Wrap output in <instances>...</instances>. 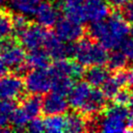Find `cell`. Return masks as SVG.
<instances>
[{"mask_svg":"<svg viewBox=\"0 0 133 133\" xmlns=\"http://www.w3.org/2000/svg\"><path fill=\"white\" fill-rule=\"evenodd\" d=\"M82 6L85 21L91 23L103 21L110 15V3L107 0H84Z\"/></svg>","mask_w":133,"mask_h":133,"instance_id":"11","label":"cell"},{"mask_svg":"<svg viewBox=\"0 0 133 133\" xmlns=\"http://www.w3.org/2000/svg\"><path fill=\"white\" fill-rule=\"evenodd\" d=\"M130 105H131V107L133 108V90H132V92H131V100H130Z\"/></svg>","mask_w":133,"mask_h":133,"instance_id":"36","label":"cell"},{"mask_svg":"<svg viewBox=\"0 0 133 133\" xmlns=\"http://www.w3.org/2000/svg\"><path fill=\"white\" fill-rule=\"evenodd\" d=\"M29 121H30L29 116L26 114L24 109L21 106H19V107H16V109L12 112L10 126L14 127V131H21L27 127Z\"/></svg>","mask_w":133,"mask_h":133,"instance_id":"26","label":"cell"},{"mask_svg":"<svg viewBox=\"0 0 133 133\" xmlns=\"http://www.w3.org/2000/svg\"><path fill=\"white\" fill-rule=\"evenodd\" d=\"M122 14L126 18V20L130 23H133V0H130L123 6Z\"/></svg>","mask_w":133,"mask_h":133,"instance_id":"31","label":"cell"},{"mask_svg":"<svg viewBox=\"0 0 133 133\" xmlns=\"http://www.w3.org/2000/svg\"><path fill=\"white\" fill-rule=\"evenodd\" d=\"M128 57L121 51V50H114L108 57L107 65L109 70L111 71H121L124 70L128 64Z\"/></svg>","mask_w":133,"mask_h":133,"instance_id":"25","label":"cell"},{"mask_svg":"<svg viewBox=\"0 0 133 133\" xmlns=\"http://www.w3.org/2000/svg\"><path fill=\"white\" fill-rule=\"evenodd\" d=\"M50 55L46 50L35 49L30 51L27 56V62L31 69H45L50 64Z\"/></svg>","mask_w":133,"mask_h":133,"instance_id":"20","label":"cell"},{"mask_svg":"<svg viewBox=\"0 0 133 133\" xmlns=\"http://www.w3.org/2000/svg\"><path fill=\"white\" fill-rule=\"evenodd\" d=\"M64 97L65 96H62L55 91L46 94V96L43 98V114L47 116L66 112L70 104Z\"/></svg>","mask_w":133,"mask_h":133,"instance_id":"13","label":"cell"},{"mask_svg":"<svg viewBox=\"0 0 133 133\" xmlns=\"http://www.w3.org/2000/svg\"><path fill=\"white\" fill-rule=\"evenodd\" d=\"M38 4L39 0H9L10 7L24 15H34Z\"/></svg>","mask_w":133,"mask_h":133,"instance_id":"23","label":"cell"},{"mask_svg":"<svg viewBox=\"0 0 133 133\" xmlns=\"http://www.w3.org/2000/svg\"><path fill=\"white\" fill-rule=\"evenodd\" d=\"M126 84H128V71H116L113 76L108 77L103 83L102 90L107 98H113Z\"/></svg>","mask_w":133,"mask_h":133,"instance_id":"14","label":"cell"},{"mask_svg":"<svg viewBox=\"0 0 133 133\" xmlns=\"http://www.w3.org/2000/svg\"><path fill=\"white\" fill-rule=\"evenodd\" d=\"M113 99V103L117 104V105H123L126 106L127 104H130V100H131V94L127 90V89H119L118 92L112 98Z\"/></svg>","mask_w":133,"mask_h":133,"instance_id":"29","label":"cell"},{"mask_svg":"<svg viewBox=\"0 0 133 133\" xmlns=\"http://www.w3.org/2000/svg\"><path fill=\"white\" fill-rule=\"evenodd\" d=\"M106 99L107 97L105 96L103 90H100L97 87L91 88L87 100L85 101L84 105L79 111L83 113L85 116L98 115L101 112H103L104 109L106 108V103H107Z\"/></svg>","mask_w":133,"mask_h":133,"instance_id":"12","label":"cell"},{"mask_svg":"<svg viewBox=\"0 0 133 133\" xmlns=\"http://www.w3.org/2000/svg\"><path fill=\"white\" fill-rule=\"evenodd\" d=\"M118 49L128 57L129 60H133V38L132 37H125L121 42Z\"/></svg>","mask_w":133,"mask_h":133,"instance_id":"28","label":"cell"},{"mask_svg":"<svg viewBox=\"0 0 133 133\" xmlns=\"http://www.w3.org/2000/svg\"><path fill=\"white\" fill-rule=\"evenodd\" d=\"M74 79L68 76H56L53 77L52 90L62 96H69L72 88L74 87Z\"/></svg>","mask_w":133,"mask_h":133,"instance_id":"22","label":"cell"},{"mask_svg":"<svg viewBox=\"0 0 133 133\" xmlns=\"http://www.w3.org/2000/svg\"><path fill=\"white\" fill-rule=\"evenodd\" d=\"M78 60H73L72 58H61L55 59V61L50 66V71L53 77L56 76H68L74 80H78L84 76L85 70L83 69Z\"/></svg>","mask_w":133,"mask_h":133,"instance_id":"9","label":"cell"},{"mask_svg":"<svg viewBox=\"0 0 133 133\" xmlns=\"http://www.w3.org/2000/svg\"><path fill=\"white\" fill-rule=\"evenodd\" d=\"M31 21L26 17V15L17 12H12V33L15 36L19 38V36L23 33V31L29 26Z\"/></svg>","mask_w":133,"mask_h":133,"instance_id":"27","label":"cell"},{"mask_svg":"<svg viewBox=\"0 0 133 133\" xmlns=\"http://www.w3.org/2000/svg\"><path fill=\"white\" fill-rule=\"evenodd\" d=\"M43 47L50 55V57L53 59L75 57L76 43L64 42L56 33H53L50 30H48L47 32Z\"/></svg>","mask_w":133,"mask_h":133,"instance_id":"4","label":"cell"},{"mask_svg":"<svg viewBox=\"0 0 133 133\" xmlns=\"http://www.w3.org/2000/svg\"><path fill=\"white\" fill-rule=\"evenodd\" d=\"M53 75L50 69H32L25 76L26 89L30 94H47L52 88Z\"/></svg>","mask_w":133,"mask_h":133,"instance_id":"5","label":"cell"},{"mask_svg":"<svg viewBox=\"0 0 133 133\" xmlns=\"http://www.w3.org/2000/svg\"><path fill=\"white\" fill-rule=\"evenodd\" d=\"M6 0H0V4H2V3H4Z\"/></svg>","mask_w":133,"mask_h":133,"instance_id":"38","label":"cell"},{"mask_svg":"<svg viewBox=\"0 0 133 133\" xmlns=\"http://www.w3.org/2000/svg\"><path fill=\"white\" fill-rule=\"evenodd\" d=\"M26 91L24 77L10 73L0 78V99L20 101Z\"/></svg>","mask_w":133,"mask_h":133,"instance_id":"6","label":"cell"},{"mask_svg":"<svg viewBox=\"0 0 133 133\" xmlns=\"http://www.w3.org/2000/svg\"><path fill=\"white\" fill-rule=\"evenodd\" d=\"M128 85L133 87V69L128 71Z\"/></svg>","mask_w":133,"mask_h":133,"instance_id":"35","label":"cell"},{"mask_svg":"<svg viewBox=\"0 0 133 133\" xmlns=\"http://www.w3.org/2000/svg\"><path fill=\"white\" fill-rule=\"evenodd\" d=\"M100 131L103 132H128L133 130V108L114 104L106 107L100 116Z\"/></svg>","mask_w":133,"mask_h":133,"instance_id":"2","label":"cell"},{"mask_svg":"<svg viewBox=\"0 0 133 133\" xmlns=\"http://www.w3.org/2000/svg\"><path fill=\"white\" fill-rule=\"evenodd\" d=\"M12 33V12L5 7H0V38Z\"/></svg>","mask_w":133,"mask_h":133,"instance_id":"24","label":"cell"},{"mask_svg":"<svg viewBox=\"0 0 133 133\" xmlns=\"http://www.w3.org/2000/svg\"><path fill=\"white\" fill-rule=\"evenodd\" d=\"M87 33L106 49L114 50L130 34V26L122 12L114 11L107 20L91 23L87 29Z\"/></svg>","mask_w":133,"mask_h":133,"instance_id":"1","label":"cell"},{"mask_svg":"<svg viewBox=\"0 0 133 133\" xmlns=\"http://www.w3.org/2000/svg\"><path fill=\"white\" fill-rule=\"evenodd\" d=\"M66 118V132L79 133L86 131L87 119L86 116L78 110H74L69 112L65 116Z\"/></svg>","mask_w":133,"mask_h":133,"instance_id":"19","label":"cell"},{"mask_svg":"<svg viewBox=\"0 0 133 133\" xmlns=\"http://www.w3.org/2000/svg\"><path fill=\"white\" fill-rule=\"evenodd\" d=\"M59 5L54 3L53 1H43L39 2L36 10H35V19L38 24L46 28H52L56 25L59 20Z\"/></svg>","mask_w":133,"mask_h":133,"instance_id":"10","label":"cell"},{"mask_svg":"<svg viewBox=\"0 0 133 133\" xmlns=\"http://www.w3.org/2000/svg\"><path fill=\"white\" fill-rule=\"evenodd\" d=\"M26 129L28 131H30V132H43V131H46L45 130V123L38 116L34 117V118H31L29 121Z\"/></svg>","mask_w":133,"mask_h":133,"instance_id":"30","label":"cell"},{"mask_svg":"<svg viewBox=\"0 0 133 133\" xmlns=\"http://www.w3.org/2000/svg\"><path fill=\"white\" fill-rule=\"evenodd\" d=\"M107 1L110 3L111 6L118 8V7H123V6H124L126 3H128L130 0H107Z\"/></svg>","mask_w":133,"mask_h":133,"instance_id":"33","label":"cell"},{"mask_svg":"<svg viewBox=\"0 0 133 133\" xmlns=\"http://www.w3.org/2000/svg\"><path fill=\"white\" fill-rule=\"evenodd\" d=\"M55 33L64 42H77L83 37L86 32L81 22L64 16L57 21Z\"/></svg>","mask_w":133,"mask_h":133,"instance_id":"7","label":"cell"},{"mask_svg":"<svg viewBox=\"0 0 133 133\" xmlns=\"http://www.w3.org/2000/svg\"><path fill=\"white\" fill-rule=\"evenodd\" d=\"M90 90H91L90 85L86 81L75 84L71 92L69 94V99H68L69 104L72 107V109L79 111L84 105L85 101L87 100L90 94Z\"/></svg>","mask_w":133,"mask_h":133,"instance_id":"15","label":"cell"},{"mask_svg":"<svg viewBox=\"0 0 133 133\" xmlns=\"http://www.w3.org/2000/svg\"><path fill=\"white\" fill-rule=\"evenodd\" d=\"M20 106L24 109L29 118H34L43 113V99L37 94L25 95L20 100Z\"/></svg>","mask_w":133,"mask_h":133,"instance_id":"16","label":"cell"},{"mask_svg":"<svg viewBox=\"0 0 133 133\" xmlns=\"http://www.w3.org/2000/svg\"><path fill=\"white\" fill-rule=\"evenodd\" d=\"M7 71H8L7 65L5 64V62L3 61V59L0 57V78H2L3 76H5L6 73H7Z\"/></svg>","mask_w":133,"mask_h":133,"instance_id":"34","label":"cell"},{"mask_svg":"<svg viewBox=\"0 0 133 133\" xmlns=\"http://www.w3.org/2000/svg\"><path fill=\"white\" fill-rule=\"evenodd\" d=\"M17 107V103L14 100H0V132L14 131L12 128L8 127L14 110Z\"/></svg>","mask_w":133,"mask_h":133,"instance_id":"18","label":"cell"},{"mask_svg":"<svg viewBox=\"0 0 133 133\" xmlns=\"http://www.w3.org/2000/svg\"><path fill=\"white\" fill-rule=\"evenodd\" d=\"M103 45L95 39L88 34L81 37L76 43V53L75 58L84 66H90L96 64H105L108 61L109 54Z\"/></svg>","mask_w":133,"mask_h":133,"instance_id":"3","label":"cell"},{"mask_svg":"<svg viewBox=\"0 0 133 133\" xmlns=\"http://www.w3.org/2000/svg\"><path fill=\"white\" fill-rule=\"evenodd\" d=\"M48 32V28L42 26L37 22H31L29 26L19 36L23 47L29 51L39 49L44 46V42Z\"/></svg>","mask_w":133,"mask_h":133,"instance_id":"8","label":"cell"},{"mask_svg":"<svg viewBox=\"0 0 133 133\" xmlns=\"http://www.w3.org/2000/svg\"><path fill=\"white\" fill-rule=\"evenodd\" d=\"M84 79L85 81L92 87H100L109 77L108 70L101 64L90 65L84 72Z\"/></svg>","mask_w":133,"mask_h":133,"instance_id":"17","label":"cell"},{"mask_svg":"<svg viewBox=\"0 0 133 133\" xmlns=\"http://www.w3.org/2000/svg\"><path fill=\"white\" fill-rule=\"evenodd\" d=\"M84 0H56L57 4L62 8V7H66V6H71V5H76V4H81L83 3Z\"/></svg>","mask_w":133,"mask_h":133,"instance_id":"32","label":"cell"},{"mask_svg":"<svg viewBox=\"0 0 133 133\" xmlns=\"http://www.w3.org/2000/svg\"><path fill=\"white\" fill-rule=\"evenodd\" d=\"M44 123L47 132H63L66 130V118L61 114L47 115Z\"/></svg>","mask_w":133,"mask_h":133,"instance_id":"21","label":"cell"},{"mask_svg":"<svg viewBox=\"0 0 133 133\" xmlns=\"http://www.w3.org/2000/svg\"><path fill=\"white\" fill-rule=\"evenodd\" d=\"M130 35L133 38V25H132V27H130Z\"/></svg>","mask_w":133,"mask_h":133,"instance_id":"37","label":"cell"}]
</instances>
